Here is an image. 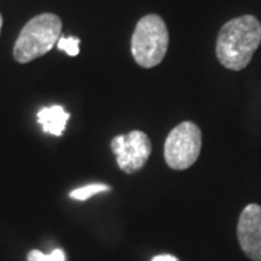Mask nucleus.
<instances>
[{
  "instance_id": "0eeeda50",
  "label": "nucleus",
  "mask_w": 261,
  "mask_h": 261,
  "mask_svg": "<svg viewBox=\"0 0 261 261\" xmlns=\"http://www.w3.org/2000/svg\"><path fill=\"white\" fill-rule=\"evenodd\" d=\"M38 123L42 126V130L54 137H61L64 134L67 122L70 119V113L60 105H53L48 108H42L38 112Z\"/></svg>"
},
{
  "instance_id": "423d86ee",
  "label": "nucleus",
  "mask_w": 261,
  "mask_h": 261,
  "mask_svg": "<svg viewBox=\"0 0 261 261\" xmlns=\"http://www.w3.org/2000/svg\"><path fill=\"white\" fill-rule=\"evenodd\" d=\"M238 243L244 254L252 261H261V206L247 205L237 226Z\"/></svg>"
},
{
  "instance_id": "f8f14e48",
  "label": "nucleus",
  "mask_w": 261,
  "mask_h": 261,
  "mask_svg": "<svg viewBox=\"0 0 261 261\" xmlns=\"http://www.w3.org/2000/svg\"><path fill=\"white\" fill-rule=\"evenodd\" d=\"M2 25H3V18H2V13H0V32H2Z\"/></svg>"
},
{
  "instance_id": "9b49d317",
  "label": "nucleus",
  "mask_w": 261,
  "mask_h": 261,
  "mask_svg": "<svg viewBox=\"0 0 261 261\" xmlns=\"http://www.w3.org/2000/svg\"><path fill=\"white\" fill-rule=\"evenodd\" d=\"M151 261H178L174 255L170 254H161V255H155Z\"/></svg>"
},
{
  "instance_id": "20e7f679",
  "label": "nucleus",
  "mask_w": 261,
  "mask_h": 261,
  "mask_svg": "<svg viewBox=\"0 0 261 261\" xmlns=\"http://www.w3.org/2000/svg\"><path fill=\"white\" fill-rule=\"evenodd\" d=\"M202 149V130L195 122L185 121L168 134L164 159L170 168L186 170L195 164Z\"/></svg>"
},
{
  "instance_id": "39448f33",
  "label": "nucleus",
  "mask_w": 261,
  "mask_h": 261,
  "mask_svg": "<svg viewBox=\"0 0 261 261\" xmlns=\"http://www.w3.org/2000/svg\"><path fill=\"white\" fill-rule=\"evenodd\" d=\"M116 155L118 167L123 173L132 174L145 166L151 155V141L142 130H130L126 135H118L111 142Z\"/></svg>"
},
{
  "instance_id": "6e6552de",
  "label": "nucleus",
  "mask_w": 261,
  "mask_h": 261,
  "mask_svg": "<svg viewBox=\"0 0 261 261\" xmlns=\"http://www.w3.org/2000/svg\"><path fill=\"white\" fill-rule=\"evenodd\" d=\"M111 190V186L108 185H103V183H92V185H87V186L79 187V189H74L70 192V197L71 199H75V200H87L90 199L92 196L97 195V193H103V192H109Z\"/></svg>"
},
{
  "instance_id": "f03ea898",
  "label": "nucleus",
  "mask_w": 261,
  "mask_h": 261,
  "mask_svg": "<svg viewBox=\"0 0 261 261\" xmlns=\"http://www.w3.org/2000/svg\"><path fill=\"white\" fill-rule=\"evenodd\" d=\"M63 22L56 13H41L22 28L13 47V57L20 64H27L45 56L57 45Z\"/></svg>"
},
{
  "instance_id": "7ed1b4c3",
  "label": "nucleus",
  "mask_w": 261,
  "mask_h": 261,
  "mask_svg": "<svg viewBox=\"0 0 261 261\" xmlns=\"http://www.w3.org/2000/svg\"><path fill=\"white\" fill-rule=\"evenodd\" d=\"M170 34L164 19L149 13L138 20L130 38V53L135 63L142 68H152L167 54Z\"/></svg>"
},
{
  "instance_id": "f257e3e1",
  "label": "nucleus",
  "mask_w": 261,
  "mask_h": 261,
  "mask_svg": "<svg viewBox=\"0 0 261 261\" xmlns=\"http://www.w3.org/2000/svg\"><path fill=\"white\" fill-rule=\"evenodd\" d=\"M261 44V22L252 15L228 20L216 38V58L228 70L240 71L250 64Z\"/></svg>"
},
{
  "instance_id": "9d476101",
  "label": "nucleus",
  "mask_w": 261,
  "mask_h": 261,
  "mask_svg": "<svg viewBox=\"0 0 261 261\" xmlns=\"http://www.w3.org/2000/svg\"><path fill=\"white\" fill-rule=\"evenodd\" d=\"M28 261H65V254L60 248L54 250L51 254H44L39 250H32L28 254Z\"/></svg>"
},
{
  "instance_id": "1a4fd4ad",
  "label": "nucleus",
  "mask_w": 261,
  "mask_h": 261,
  "mask_svg": "<svg viewBox=\"0 0 261 261\" xmlns=\"http://www.w3.org/2000/svg\"><path fill=\"white\" fill-rule=\"evenodd\" d=\"M57 48L60 51H64L67 56H79V53H80V39L77 37H61L57 42Z\"/></svg>"
}]
</instances>
